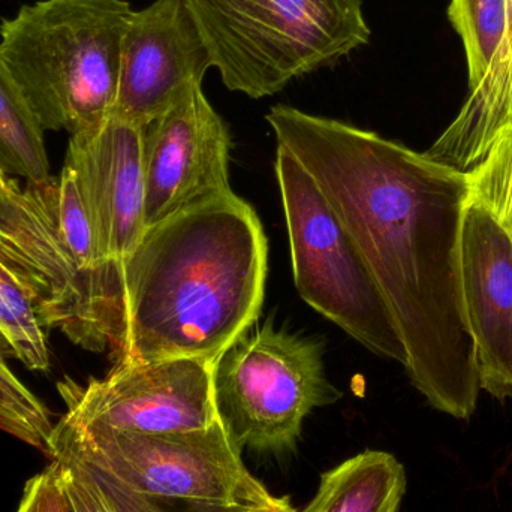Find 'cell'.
<instances>
[{"label": "cell", "instance_id": "12", "mask_svg": "<svg viewBox=\"0 0 512 512\" xmlns=\"http://www.w3.org/2000/svg\"><path fill=\"white\" fill-rule=\"evenodd\" d=\"M143 135L144 128L113 114L69 138L65 165L74 171L104 262L123 261L147 228Z\"/></svg>", "mask_w": 512, "mask_h": 512}, {"label": "cell", "instance_id": "5", "mask_svg": "<svg viewBox=\"0 0 512 512\" xmlns=\"http://www.w3.org/2000/svg\"><path fill=\"white\" fill-rule=\"evenodd\" d=\"M0 264L29 298L42 327L90 352L116 355L122 336L119 262L84 267L63 234L57 179H9L0 192Z\"/></svg>", "mask_w": 512, "mask_h": 512}, {"label": "cell", "instance_id": "16", "mask_svg": "<svg viewBox=\"0 0 512 512\" xmlns=\"http://www.w3.org/2000/svg\"><path fill=\"white\" fill-rule=\"evenodd\" d=\"M44 132L0 57V167L27 182L50 179Z\"/></svg>", "mask_w": 512, "mask_h": 512}, {"label": "cell", "instance_id": "9", "mask_svg": "<svg viewBox=\"0 0 512 512\" xmlns=\"http://www.w3.org/2000/svg\"><path fill=\"white\" fill-rule=\"evenodd\" d=\"M213 360L197 357L116 360L101 379L57 385L65 420L117 432L168 433L204 429L218 421Z\"/></svg>", "mask_w": 512, "mask_h": 512}, {"label": "cell", "instance_id": "13", "mask_svg": "<svg viewBox=\"0 0 512 512\" xmlns=\"http://www.w3.org/2000/svg\"><path fill=\"white\" fill-rule=\"evenodd\" d=\"M460 285L481 390L512 397V239L469 198L460 234Z\"/></svg>", "mask_w": 512, "mask_h": 512}, {"label": "cell", "instance_id": "19", "mask_svg": "<svg viewBox=\"0 0 512 512\" xmlns=\"http://www.w3.org/2000/svg\"><path fill=\"white\" fill-rule=\"evenodd\" d=\"M465 174L469 198L480 203L512 239V125L499 132L484 158Z\"/></svg>", "mask_w": 512, "mask_h": 512}, {"label": "cell", "instance_id": "7", "mask_svg": "<svg viewBox=\"0 0 512 512\" xmlns=\"http://www.w3.org/2000/svg\"><path fill=\"white\" fill-rule=\"evenodd\" d=\"M274 170L300 297L369 351L406 366L408 354L387 303L313 177L282 146Z\"/></svg>", "mask_w": 512, "mask_h": 512}, {"label": "cell", "instance_id": "1", "mask_svg": "<svg viewBox=\"0 0 512 512\" xmlns=\"http://www.w3.org/2000/svg\"><path fill=\"white\" fill-rule=\"evenodd\" d=\"M265 119L363 255L402 337L412 385L436 411L469 420L481 387L460 285L466 174L288 105Z\"/></svg>", "mask_w": 512, "mask_h": 512}, {"label": "cell", "instance_id": "10", "mask_svg": "<svg viewBox=\"0 0 512 512\" xmlns=\"http://www.w3.org/2000/svg\"><path fill=\"white\" fill-rule=\"evenodd\" d=\"M186 89L161 116L144 126L146 227L231 194V135L203 92Z\"/></svg>", "mask_w": 512, "mask_h": 512}, {"label": "cell", "instance_id": "26", "mask_svg": "<svg viewBox=\"0 0 512 512\" xmlns=\"http://www.w3.org/2000/svg\"><path fill=\"white\" fill-rule=\"evenodd\" d=\"M8 176H6V171L0 167V192L5 191L6 186H8Z\"/></svg>", "mask_w": 512, "mask_h": 512}, {"label": "cell", "instance_id": "4", "mask_svg": "<svg viewBox=\"0 0 512 512\" xmlns=\"http://www.w3.org/2000/svg\"><path fill=\"white\" fill-rule=\"evenodd\" d=\"M231 92L273 96L369 44L363 0H183Z\"/></svg>", "mask_w": 512, "mask_h": 512}, {"label": "cell", "instance_id": "21", "mask_svg": "<svg viewBox=\"0 0 512 512\" xmlns=\"http://www.w3.org/2000/svg\"><path fill=\"white\" fill-rule=\"evenodd\" d=\"M3 354H5V348L0 342V408L21 423L26 424L39 436V439L47 447V457L50 459L53 454L51 438H53L54 430L50 412L6 366Z\"/></svg>", "mask_w": 512, "mask_h": 512}, {"label": "cell", "instance_id": "14", "mask_svg": "<svg viewBox=\"0 0 512 512\" xmlns=\"http://www.w3.org/2000/svg\"><path fill=\"white\" fill-rule=\"evenodd\" d=\"M507 29L483 80L469 90L459 116L424 155L466 173L486 155L499 132L512 125V0Z\"/></svg>", "mask_w": 512, "mask_h": 512}, {"label": "cell", "instance_id": "15", "mask_svg": "<svg viewBox=\"0 0 512 512\" xmlns=\"http://www.w3.org/2000/svg\"><path fill=\"white\" fill-rule=\"evenodd\" d=\"M405 466L387 451L366 450L324 472L316 495L297 512H400Z\"/></svg>", "mask_w": 512, "mask_h": 512}, {"label": "cell", "instance_id": "20", "mask_svg": "<svg viewBox=\"0 0 512 512\" xmlns=\"http://www.w3.org/2000/svg\"><path fill=\"white\" fill-rule=\"evenodd\" d=\"M89 469L104 490L114 512H252L255 507H258V505L252 507V505L207 504V502L189 501V499L140 495L111 480L107 475L99 474L92 468Z\"/></svg>", "mask_w": 512, "mask_h": 512}, {"label": "cell", "instance_id": "17", "mask_svg": "<svg viewBox=\"0 0 512 512\" xmlns=\"http://www.w3.org/2000/svg\"><path fill=\"white\" fill-rule=\"evenodd\" d=\"M507 0H451L448 17L465 48L469 90L492 65L507 29Z\"/></svg>", "mask_w": 512, "mask_h": 512}, {"label": "cell", "instance_id": "23", "mask_svg": "<svg viewBox=\"0 0 512 512\" xmlns=\"http://www.w3.org/2000/svg\"><path fill=\"white\" fill-rule=\"evenodd\" d=\"M17 512H68L54 460L27 481Z\"/></svg>", "mask_w": 512, "mask_h": 512}, {"label": "cell", "instance_id": "18", "mask_svg": "<svg viewBox=\"0 0 512 512\" xmlns=\"http://www.w3.org/2000/svg\"><path fill=\"white\" fill-rule=\"evenodd\" d=\"M42 328L29 298L5 273L0 279V342L6 354L35 372L50 369V349Z\"/></svg>", "mask_w": 512, "mask_h": 512}, {"label": "cell", "instance_id": "8", "mask_svg": "<svg viewBox=\"0 0 512 512\" xmlns=\"http://www.w3.org/2000/svg\"><path fill=\"white\" fill-rule=\"evenodd\" d=\"M51 445L53 454H72L140 495L252 507L273 498L219 420L185 432L135 433L78 426L62 417Z\"/></svg>", "mask_w": 512, "mask_h": 512}, {"label": "cell", "instance_id": "6", "mask_svg": "<svg viewBox=\"0 0 512 512\" xmlns=\"http://www.w3.org/2000/svg\"><path fill=\"white\" fill-rule=\"evenodd\" d=\"M322 346L271 322L237 337L213 363L216 415L239 448L294 450L315 408L342 399L325 373Z\"/></svg>", "mask_w": 512, "mask_h": 512}, {"label": "cell", "instance_id": "22", "mask_svg": "<svg viewBox=\"0 0 512 512\" xmlns=\"http://www.w3.org/2000/svg\"><path fill=\"white\" fill-rule=\"evenodd\" d=\"M50 460L56 462L68 512H114L95 475L77 457L54 451Z\"/></svg>", "mask_w": 512, "mask_h": 512}, {"label": "cell", "instance_id": "3", "mask_svg": "<svg viewBox=\"0 0 512 512\" xmlns=\"http://www.w3.org/2000/svg\"><path fill=\"white\" fill-rule=\"evenodd\" d=\"M128 0H38L0 23V57L44 131L98 128L113 116Z\"/></svg>", "mask_w": 512, "mask_h": 512}, {"label": "cell", "instance_id": "24", "mask_svg": "<svg viewBox=\"0 0 512 512\" xmlns=\"http://www.w3.org/2000/svg\"><path fill=\"white\" fill-rule=\"evenodd\" d=\"M0 430L8 433V435L14 436V438L20 439V441L26 442V444L32 445L36 450L48 456L47 447H45L44 442L39 439V436L36 435L32 429H29L26 424L21 423L17 418L3 411L2 408H0Z\"/></svg>", "mask_w": 512, "mask_h": 512}, {"label": "cell", "instance_id": "2", "mask_svg": "<svg viewBox=\"0 0 512 512\" xmlns=\"http://www.w3.org/2000/svg\"><path fill=\"white\" fill-rule=\"evenodd\" d=\"M119 268L116 360L215 361L261 312L267 237L254 207L231 192L146 228Z\"/></svg>", "mask_w": 512, "mask_h": 512}, {"label": "cell", "instance_id": "25", "mask_svg": "<svg viewBox=\"0 0 512 512\" xmlns=\"http://www.w3.org/2000/svg\"><path fill=\"white\" fill-rule=\"evenodd\" d=\"M252 512H297V510L292 507L288 496H283V498L273 496L270 501L265 502V504L258 505V507H255Z\"/></svg>", "mask_w": 512, "mask_h": 512}, {"label": "cell", "instance_id": "11", "mask_svg": "<svg viewBox=\"0 0 512 512\" xmlns=\"http://www.w3.org/2000/svg\"><path fill=\"white\" fill-rule=\"evenodd\" d=\"M209 51L183 0L135 11L123 36L114 116L149 125L186 89L203 84Z\"/></svg>", "mask_w": 512, "mask_h": 512}, {"label": "cell", "instance_id": "27", "mask_svg": "<svg viewBox=\"0 0 512 512\" xmlns=\"http://www.w3.org/2000/svg\"><path fill=\"white\" fill-rule=\"evenodd\" d=\"M5 268L2 267V264H0V279H2L3 276H5Z\"/></svg>", "mask_w": 512, "mask_h": 512}]
</instances>
